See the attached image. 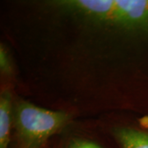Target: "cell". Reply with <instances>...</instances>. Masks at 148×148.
Here are the masks:
<instances>
[{"label":"cell","instance_id":"6da1fadb","mask_svg":"<svg viewBox=\"0 0 148 148\" xmlns=\"http://www.w3.org/2000/svg\"><path fill=\"white\" fill-rule=\"evenodd\" d=\"M54 4L94 23L148 33V0H64Z\"/></svg>","mask_w":148,"mask_h":148},{"label":"cell","instance_id":"7a4b0ae2","mask_svg":"<svg viewBox=\"0 0 148 148\" xmlns=\"http://www.w3.org/2000/svg\"><path fill=\"white\" fill-rule=\"evenodd\" d=\"M12 114L18 148H42L70 120L65 112L46 110L25 101L13 104Z\"/></svg>","mask_w":148,"mask_h":148},{"label":"cell","instance_id":"3957f363","mask_svg":"<svg viewBox=\"0 0 148 148\" xmlns=\"http://www.w3.org/2000/svg\"><path fill=\"white\" fill-rule=\"evenodd\" d=\"M13 103L9 89L2 90L0 95V148H9L11 125L13 122Z\"/></svg>","mask_w":148,"mask_h":148},{"label":"cell","instance_id":"277c9868","mask_svg":"<svg viewBox=\"0 0 148 148\" xmlns=\"http://www.w3.org/2000/svg\"><path fill=\"white\" fill-rule=\"evenodd\" d=\"M113 134L121 148H148V133L131 127H116Z\"/></svg>","mask_w":148,"mask_h":148},{"label":"cell","instance_id":"5b68a950","mask_svg":"<svg viewBox=\"0 0 148 148\" xmlns=\"http://www.w3.org/2000/svg\"><path fill=\"white\" fill-rule=\"evenodd\" d=\"M0 69L2 75L10 77L12 74V65L10 57L3 45L0 46Z\"/></svg>","mask_w":148,"mask_h":148},{"label":"cell","instance_id":"8992f818","mask_svg":"<svg viewBox=\"0 0 148 148\" xmlns=\"http://www.w3.org/2000/svg\"><path fill=\"white\" fill-rule=\"evenodd\" d=\"M66 148H102L98 144L82 138H73L69 141Z\"/></svg>","mask_w":148,"mask_h":148},{"label":"cell","instance_id":"52a82bcc","mask_svg":"<svg viewBox=\"0 0 148 148\" xmlns=\"http://www.w3.org/2000/svg\"><path fill=\"white\" fill-rule=\"evenodd\" d=\"M16 148H18V147H16Z\"/></svg>","mask_w":148,"mask_h":148}]
</instances>
